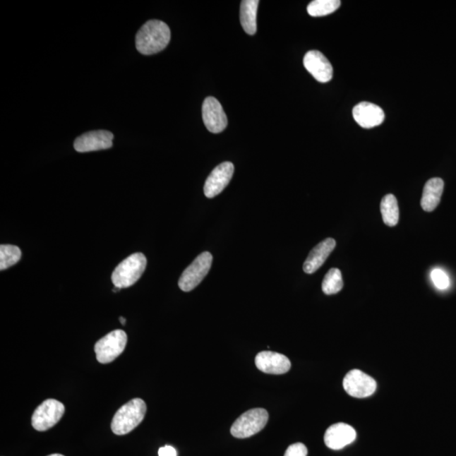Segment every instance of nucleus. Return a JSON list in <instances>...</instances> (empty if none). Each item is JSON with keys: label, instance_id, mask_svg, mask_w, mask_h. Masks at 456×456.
I'll return each mask as SVG.
<instances>
[{"label": "nucleus", "instance_id": "obj_9", "mask_svg": "<svg viewBox=\"0 0 456 456\" xmlns=\"http://www.w3.org/2000/svg\"><path fill=\"white\" fill-rule=\"evenodd\" d=\"M202 117L206 128L214 134H218L227 126V117L220 102L217 98L209 97L202 105Z\"/></svg>", "mask_w": 456, "mask_h": 456}, {"label": "nucleus", "instance_id": "obj_23", "mask_svg": "<svg viewBox=\"0 0 456 456\" xmlns=\"http://www.w3.org/2000/svg\"><path fill=\"white\" fill-rule=\"evenodd\" d=\"M432 281L438 289L445 290L450 286L448 275L440 269H434L431 273Z\"/></svg>", "mask_w": 456, "mask_h": 456}, {"label": "nucleus", "instance_id": "obj_28", "mask_svg": "<svg viewBox=\"0 0 456 456\" xmlns=\"http://www.w3.org/2000/svg\"><path fill=\"white\" fill-rule=\"evenodd\" d=\"M49 456H64V455H59V454H54V455H50Z\"/></svg>", "mask_w": 456, "mask_h": 456}, {"label": "nucleus", "instance_id": "obj_7", "mask_svg": "<svg viewBox=\"0 0 456 456\" xmlns=\"http://www.w3.org/2000/svg\"><path fill=\"white\" fill-rule=\"evenodd\" d=\"M64 411L66 408L63 403L57 400H47L34 412L32 419V427L37 431H47L59 423L64 414Z\"/></svg>", "mask_w": 456, "mask_h": 456}, {"label": "nucleus", "instance_id": "obj_17", "mask_svg": "<svg viewBox=\"0 0 456 456\" xmlns=\"http://www.w3.org/2000/svg\"><path fill=\"white\" fill-rule=\"evenodd\" d=\"M445 184L440 178L429 179L426 183L423 197L421 200V206L425 212H431L436 210L440 203L443 191H444Z\"/></svg>", "mask_w": 456, "mask_h": 456}, {"label": "nucleus", "instance_id": "obj_6", "mask_svg": "<svg viewBox=\"0 0 456 456\" xmlns=\"http://www.w3.org/2000/svg\"><path fill=\"white\" fill-rule=\"evenodd\" d=\"M212 256L209 252L200 253L191 265L185 269L179 278V287L184 292H191L203 281L212 264Z\"/></svg>", "mask_w": 456, "mask_h": 456}, {"label": "nucleus", "instance_id": "obj_3", "mask_svg": "<svg viewBox=\"0 0 456 456\" xmlns=\"http://www.w3.org/2000/svg\"><path fill=\"white\" fill-rule=\"evenodd\" d=\"M148 260L143 253H136L123 260L112 274V282L114 287H130L143 275Z\"/></svg>", "mask_w": 456, "mask_h": 456}, {"label": "nucleus", "instance_id": "obj_4", "mask_svg": "<svg viewBox=\"0 0 456 456\" xmlns=\"http://www.w3.org/2000/svg\"><path fill=\"white\" fill-rule=\"evenodd\" d=\"M268 412L263 408H255L241 415L231 428L232 436L236 438H246L261 431L268 424Z\"/></svg>", "mask_w": 456, "mask_h": 456}, {"label": "nucleus", "instance_id": "obj_20", "mask_svg": "<svg viewBox=\"0 0 456 456\" xmlns=\"http://www.w3.org/2000/svg\"><path fill=\"white\" fill-rule=\"evenodd\" d=\"M341 6L340 0H315L308 4L307 10L313 17L325 16L337 11Z\"/></svg>", "mask_w": 456, "mask_h": 456}, {"label": "nucleus", "instance_id": "obj_11", "mask_svg": "<svg viewBox=\"0 0 456 456\" xmlns=\"http://www.w3.org/2000/svg\"><path fill=\"white\" fill-rule=\"evenodd\" d=\"M234 173V166L230 162H222L215 169L206 179L204 193L210 199L221 193L230 183Z\"/></svg>", "mask_w": 456, "mask_h": 456}, {"label": "nucleus", "instance_id": "obj_12", "mask_svg": "<svg viewBox=\"0 0 456 456\" xmlns=\"http://www.w3.org/2000/svg\"><path fill=\"white\" fill-rule=\"evenodd\" d=\"M304 66L319 83H329L332 79V66L320 51H308L304 56Z\"/></svg>", "mask_w": 456, "mask_h": 456}, {"label": "nucleus", "instance_id": "obj_14", "mask_svg": "<svg viewBox=\"0 0 456 456\" xmlns=\"http://www.w3.org/2000/svg\"><path fill=\"white\" fill-rule=\"evenodd\" d=\"M256 364L261 372L270 374H283L291 368L290 360L277 352L265 351L256 356Z\"/></svg>", "mask_w": 456, "mask_h": 456}, {"label": "nucleus", "instance_id": "obj_18", "mask_svg": "<svg viewBox=\"0 0 456 456\" xmlns=\"http://www.w3.org/2000/svg\"><path fill=\"white\" fill-rule=\"evenodd\" d=\"M258 0H244L240 6V23L245 32L248 35H255L257 31L256 16Z\"/></svg>", "mask_w": 456, "mask_h": 456}, {"label": "nucleus", "instance_id": "obj_13", "mask_svg": "<svg viewBox=\"0 0 456 456\" xmlns=\"http://www.w3.org/2000/svg\"><path fill=\"white\" fill-rule=\"evenodd\" d=\"M356 430L347 424L339 423L330 426L325 434V443L331 450H339L345 448L354 442Z\"/></svg>", "mask_w": 456, "mask_h": 456}, {"label": "nucleus", "instance_id": "obj_1", "mask_svg": "<svg viewBox=\"0 0 456 456\" xmlns=\"http://www.w3.org/2000/svg\"><path fill=\"white\" fill-rule=\"evenodd\" d=\"M170 40L169 25L162 20H149L142 25L136 34V49L144 55L156 54L166 49Z\"/></svg>", "mask_w": 456, "mask_h": 456}, {"label": "nucleus", "instance_id": "obj_22", "mask_svg": "<svg viewBox=\"0 0 456 456\" xmlns=\"http://www.w3.org/2000/svg\"><path fill=\"white\" fill-rule=\"evenodd\" d=\"M21 258L20 249L11 244H2L0 246V270L10 268L18 263Z\"/></svg>", "mask_w": 456, "mask_h": 456}, {"label": "nucleus", "instance_id": "obj_8", "mask_svg": "<svg viewBox=\"0 0 456 456\" xmlns=\"http://www.w3.org/2000/svg\"><path fill=\"white\" fill-rule=\"evenodd\" d=\"M343 387L351 397L366 398L376 392L377 383L361 370L354 369L344 378Z\"/></svg>", "mask_w": 456, "mask_h": 456}, {"label": "nucleus", "instance_id": "obj_10", "mask_svg": "<svg viewBox=\"0 0 456 456\" xmlns=\"http://www.w3.org/2000/svg\"><path fill=\"white\" fill-rule=\"evenodd\" d=\"M114 135L107 131H94L85 133L74 142V148L78 152H96L109 149L113 146Z\"/></svg>", "mask_w": 456, "mask_h": 456}, {"label": "nucleus", "instance_id": "obj_26", "mask_svg": "<svg viewBox=\"0 0 456 456\" xmlns=\"http://www.w3.org/2000/svg\"><path fill=\"white\" fill-rule=\"evenodd\" d=\"M119 320H120V322H121V324H122L123 325H126V319H124V318H123V317H120V318H119Z\"/></svg>", "mask_w": 456, "mask_h": 456}, {"label": "nucleus", "instance_id": "obj_24", "mask_svg": "<svg viewBox=\"0 0 456 456\" xmlns=\"http://www.w3.org/2000/svg\"><path fill=\"white\" fill-rule=\"evenodd\" d=\"M284 456H308V449L302 443H296L288 447Z\"/></svg>", "mask_w": 456, "mask_h": 456}, {"label": "nucleus", "instance_id": "obj_27", "mask_svg": "<svg viewBox=\"0 0 456 456\" xmlns=\"http://www.w3.org/2000/svg\"><path fill=\"white\" fill-rule=\"evenodd\" d=\"M119 290H120V288L115 287L114 289V292H119Z\"/></svg>", "mask_w": 456, "mask_h": 456}, {"label": "nucleus", "instance_id": "obj_16", "mask_svg": "<svg viewBox=\"0 0 456 456\" xmlns=\"http://www.w3.org/2000/svg\"><path fill=\"white\" fill-rule=\"evenodd\" d=\"M335 245H337V243H335V239H326L313 248L304 262V272L313 274L319 270L324 265L331 252L334 251Z\"/></svg>", "mask_w": 456, "mask_h": 456}, {"label": "nucleus", "instance_id": "obj_25", "mask_svg": "<svg viewBox=\"0 0 456 456\" xmlns=\"http://www.w3.org/2000/svg\"><path fill=\"white\" fill-rule=\"evenodd\" d=\"M159 456H177V451L173 446L166 445L158 450Z\"/></svg>", "mask_w": 456, "mask_h": 456}, {"label": "nucleus", "instance_id": "obj_5", "mask_svg": "<svg viewBox=\"0 0 456 456\" xmlns=\"http://www.w3.org/2000/svg\"><path fill=\"white\" fill-rule=\"evenodd\" d=\"M127 334L122 330H115L99 340L95 345L97 360L107 364L113 362L126 349Z\"/></svg>", "mask_w": 456, "mask_h": 456}, {"label": "nucleus", "instance_id": "obj_19", "mask_svg": "<svg viewBox=\"0 0 456 456\" xmlns=\"http://www.w3.org/2000/svg\"><path fill=\"white\" fill-rule=\"evenodd\" d=\"M380 210L383 221L387 226L395 227L399 222V208L397 198L387 195L381 200Z\"/></svg>", "mask_w": 456, "mask_h": 456}, {"label": "nucleus", "instance_id": "obj_15", "mask_svg": "<svg viewBox=\"0 0 456 456\" xmlns=\"http://www.w3.org/2000/svg\"><path fill=\"white\" fill-rule=\"evenodd\" d=\"M355 121L361 127L371 128L380 126L385 120V113L380 107L371 102H363L359 103L352 110Z\"/></svg>", "mask_w": 456, "mask_h": 456}, {"label": "nucleus", "instance_id": "obj_21", "mask_svg": "<svg viewBox=\"0 0 456 456\" xmlns=\"http://www.w3.org/2000/svg\"><path fill=\"white\" fill-rule=\"evenodd\" d=\"M343 280L341 270L332 268L325 275L322 282V290L326 295L337 294L343 288Z\"/></svg>", "mask_w": 456, "mask_h": 456}, {"label": "nucleus", "instance_id": "obj_2", "mask_svg": "<svg viewBox=\"0 0 456 456\" xmlns=\"http://www.w3.org/2000/svg\"><path fill=\"white\" fill-rule=\"evenodd\" d=\"M146 413V405L143 400H131L119 408L112 421L111 428L117 436L131 433L143 421Z\"/></svg>", "mask_w": 456, "mask_h": 456}]
</instances>
